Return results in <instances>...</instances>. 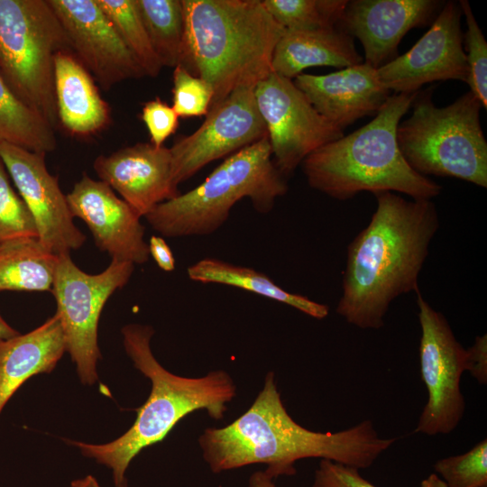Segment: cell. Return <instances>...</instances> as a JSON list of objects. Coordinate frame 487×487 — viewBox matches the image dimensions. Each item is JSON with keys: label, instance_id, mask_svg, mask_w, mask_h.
<instances>
[{"label": "cell", "instance_id": "obj_39", "mask_svg": "<svg viewBox=\"0 0 487 487\" xmlns=\"http://www.w3.org/2000/svg\"><path fill=\"white\" fill-rule=\"evenodd\" d=\"M419 487H447V485L436 473H431L421 482Z\"/></svg>", "mask_w": 487, "mask_h": 487}, {"label": "cell", "instance_id": "obj_33", "mask_svg": "<svg viewBox=\"0 0 487 487\" xmlns=\"http://www.w3.org/2000/svg\"><path fill=\"white\" fill-rule=\"evenodd\" d=\"M179 115L173 107L156 97L143 104L142 120L151 138V143L156 147L163 146L164 142L179 127Z\"/></svg>", "mask_w": 487, "mask_h": 487}, {"label": "cell", "instance_id": "obj_3", "mask_svg": "<svg viewBox=\"0 0 487 487\" xmlns=\"http://www.w3.org/2000/svg\"><path fill=\"white\" fill-rule=\"evenodd\" d=\"M182 5L179 65L211 85L208 111L236 89L254 88L272 72L273 51L285 29L262 0H182Z\"/></svg>", "mask_w": 487, "mask_h": 487}, {"label": "cell", "instance_id": "obj_25", "mask_svg": "<svg viewBox=\"0 0 487 487\" xmlns=\"http://www.w3.org/2000/svg\"><path fill=\"white\" fill-rule=\"evenodd\" d=\"M37 152L56 149L55 130L11 92L0 70V142Z\"/></svg>", "mask_w": 487, "mask_h": 487}, {"label": "cell", "instance_id": "obj_30", "mask_svg": "<svg viewBox=\"0 0 487 487\" xmlns=\"http://www.w3.org/2000/svg\"><path fill=\"white\" fill-rule=\"evenodd\" d=\"M20 237L38 238L36 225L0 159V242Z\"/></svg>", "mask_w": 487, "mask_h": 487}, {"label": "cell", "instance_id": "obj_8", "mask_svg": "<svg viewBox=\"0 0 487 487\" xmlns=\"http://www.w3.org/2000/svg\"><path fill=\"white\" fill-rule=\"evenodd\" d=\"M71 51L48 0H0V70L14 96L59 127L54 61Z\"/></svg>", "mask_w": 487, "mask_h": 487}, {"label": "cell", "instance_id": "obj_13", "mask_svg": "<svg viewBox=\"0 0 487 487\" xmlns=\"http://www.w3.org/2000/svg\"><path fill=\"white\" fill-rule=\"evenodd\" d=\"M45 155L0 142V159L34 219L39 241L56 255L67 254L79 249L86 236L74 224L67 197L58 178L49 172Z\"/></svg>", "mask_w": 487, "mask_h": 487}, {"label": "cell", "instance_id": "obj_29", "mask_svg": "<svg viewBox=\"0 0 487 487\" xmlns=\"http://www.w3.org/2000/svg\"><path fill=\"white\" fill-rule=\"evenodd\" d=\"M434 469L447 487H487L486 438L464 454L438 460Z\"/></svg>", "mask_w": 487, "mask_h": 487}, {"label": "cell", "instance_id": "obj_21", "mask_svg": "<svg viewBox=\"0 0 487 487\" xmlns=\"http://www.w3.org/2000/svg\"><path fill=\"white\" fill-rule=\"evenodd\" d=\"M66 351L56 314L27 334L0 339V413L29 378L51 372Z\"/></svg>", "mask_w": 487, "mask_h": 487}, {"label": "cell", "instance_id": "obj_11", "mask_svg": "<svg viewBox=\"0 0 487 487\" xmlns=\"http://www.w3.org/2000/svg\"><path fill=\"white\" fill-rule=\"evenodd\" d=\"M253 91L273 162L285 178L309 154L344 135L316 110L292 79L271 72Z\"/></svg>", "mask_w": 487, "mask_h": 487}, {"label": "cell", "instance_id": "obj_20", "mask_svg": "<svg viewBox=\"0 0 487 487\" xmlns=\"http://www.w3.org/2000/svg\"><path fill=\"white\" fill-rule=\"evenodd\" d=\"M54 91L59 126L69 134L89 137L111 123V109L96 81L71 51L57 53Z\"/></svg>", "mask_w": 487, "mask_h": 487}, {"label": "cell", "instance_id": "obj_36", "mask_svg": "<svg viewBox=\"0 0 487 487\" xmlns=\"http://www.w3.org/2000/svg\"><path fill=\"white\" fill-rule=\"evenodd\" d=\"M150 255L157 265L164 271H172L175 269L173 253L165 240L157 235H152L148 243Z\"/></svg>", "mask_w": 487, "mask_h": 487}, {"label": "cell", "instance_id": "obj_4", "mask_svg": "<svg viewBox=\"0 0 487 487\" xmlns=\"http://www.w3.org/2000/svg\"><path fill=\"white\" fill-rule=\"evenodd\" d=\"M123 344L133 365L152 382L145 403L136 409L133 426L120 437L103 445L68 440L82 455L112 470L115 487H127L126 470L145 447L162 441L188 414L205 409L215 419L224 418L226 404L235 396L231 376L213 371L203 377L188 378L167 371L154 357L151 326L129 324L122 328Z\"/></svg>", "mask_w": 487, "mask_h": 487}, {"label": "cell", "instance_id": "obj_10", "mask_svg": "<svg viewBox=\"0 0 487 487\" xmlns=\"http://www.w3.org/2000/svg\"><path fill=\"white\" fill-rule=\"evenodd\" d=\"M415 293L421 327L420 373L427 391L415 432L446 435L458 426L465 410L460 381L468 370L467 350L456 340L443 314L428 304L419 289Z\"/></svg>", "mask_w": 487, "mask_h": 487}, {"label": "cell", "instance_id": "obj_16", "mask_svg": "<svg viewBox=\"0 0 487 487\" xmlns=\"http://www.w3.org/2000/svg\"><path fill=\"white\" fill-rule=\"evenodd\" d=\"M66 197L73 217L86 223L100 251L134 265L149 260L141 216L106 182L83 173Z\"/></svg>", "mask_w": 487, "mask_h": 487}, {"label": "cell", "instance_id": "obj_14", "mask_svg": "<svg viewBox=\"0 0 487 487\" xmlns=\"http://www.w3.org/2000/svg\"><path fill=\"white\" fill-rule=\"evenodd\" d=\"M462 14L459 3L444 4L428 31L409 51L377 69L382 85L400 94L418 92L423 85L437 80L466 82Z\"/></svg>", "mask_w": 487, "mask_h": 487}, {"label": "cell", "instance_id": "obj_38", "mask_svg": "<svg viewBox=\"0 0 487 487\" xmlns=\"http://www.w3.org/2000/svg\"><path fill=\"white\" fill-rule=\"evenodd\" d=\"M20 333L13 328L0 314V339H7L14 337Z\"/></svg>", "mask_w": 487, "mask_h": 487}, {"label": "cell", "instance_id": "obj_32", "mask_svg": "<svg viewBox=\"0 0 487 487\" xmlns=\"http://www.w3.org/2000/svg\"><path fill=\"white\" fill-rule=\"evenodd\" d=\"M213 95V88L206 80L180 65L174 68L171 106L179 117L206 116Z\"/></svg>", "mask_w": 487, "mask_h": 487}, {"label": "cell", "instance_id": "obj_7", "mask_svg": "<svg viewBox=\"0 0 487 487\" xmlns=\"http://www.w3.org/2000/svg\"><path fill=\"white\" fill-rule=\"evenodd\" d=\"M431 89L419 92L412 115L396 137L408 164L418 173L459 179L487 187V142L480 123L481 102L468 91L436 107Z\"/></svg>", "mask_w": 487, "mask_h": 487}, {"label": "cell", "instance_id": "obj_37", "mask_svg": "<svg viewBox=\"0 0 487 487\" xmlns=\"http://www.w3.org/2000/svg\"><path fill=\"white\" fill-rule=\"evenodd\" d=\"M248 487H275L274 478L265 471H257L250 476Z\"/></svg>", "mask_w": 487, "mask_h": 487}, {"label": "cell", "instance_id": "obj_31", "mask_svg": "<svg viewBox=\"0 0 487 487\" xmlns=\"http://www.w3.org/2000/svg\"><path fill=\"white\" fill-rule=\"evenodd\" d=\"M460 8L465 17V57L468 66L466 83L482 107H487V42L474 18L468 1L461 0Z\"/></svg>", "mask_w": 487, "mask_h": 487}, {"label": "cell", "instance_id": "obj_22", "mask_svg": "<svg viewBox=\"0 0 487 487\" xmlns=\"http://www.w3.org/2000/svg\"><path fill=\"white\" fill-rule=\"evenodd\" d=\"M354 38L339 26L318 30H285L277 42L271 71L294 79L310 67L345 69L363 63Z\"/></svg>", "mask_w": 487, "mask_h": 487}, {"label": "cell", "instance_id": "obj_15", "mask_svg": "<svg viewBox=\"0 0 487 487\" xmlns=\"http://www.w3.org/2000/svg\"><path fill=\"white\" fill-rule=\"evenodd\" d=\"M74 55L106 91L145 76L96 0H48Z\"/></svg>", "mask_w": 487, "mask_h": 487}, {"label": "cell", "instance_id": "obj_1", "mask_svg": "<svg viewBox=\"0 0 487 487\" xmlns=\"http://www.w3.org/2000/svg\"><path fill=\"white\" fill-rule=\"evenodd\" d=\"M369 224L347 247L336 313L362 329H380L391 302L418 289V276L439 228L435 204L393 192L374 194Z\"/></svg>", "mask_w": 487, "mask_h": 487}, {"label": "cell", "instance_id": "obj_34", "mask_svg": "<svg viewBox=\"0 0 487 487\" xmlns=\"http://www.w3.org/2000/svg\"><path fill=\"white\" fill-rule=\"evenodd\" d=\"M311 487H376L365 480L359 469L321 459Z\"/></svg>", "mask_w": 487, "mask_h": 487}, {"label": "cell", "instance_id": "obj_17", "mask_svg": "<svg viewBox=\"0 0 487 487\" xmlns=\"http://www.w3.org/2000/svg\"><path fill=\"white\" fill-rule=\"evenodd\" d=\"M441 7L435 0H353L338 26L361 41L364 62L378 69L398 56L410 29L430 23Z\"/></svg>", "mask_w": 487, "mask_h": 487}, {"label": "cell", "instance_id": "obj_5", "mask_svg": "<svg viewBox=\"0 0 487 487\" xmlns=\"http://www.w3.org/2000/svg\"><path fill=\"white\" fill-rule=\"evenodd\" d=\"M418 93L391 95L371 122L309 154L301 163L308 185L337 200L364 191L427 200L439 195L442 187L415 171L397 142V127Z\"/></svg>", "mask_w": 487, "mask_h": 487}, {"label": "cell", "instance_id": "obj_6", "mask_svg": "<svg viewBox=\"0 0 487 487\" xmlns=\"http://www.w3.org/2000/svg\"><path fill=\"white\" fill-rule=\"evenodd\" d=\"M287 191L265 137L228 156L204 182L159 204L144 217L166 237L208 235L226 222L236 202L247 198L257 212L267 214Z\"/></svg>", "mask_w": 487, "mask_h": 487}, {"label": "cell", "instance_id": "obj_28", "mask_svg": "<svg viewBox=\"0 0 487 487\" xmlns=\"http://www.w3.org/2000/svg\"><path fill=\"white\" fill-rule=\"evenodd\" d=\"M270 15L285 30L337 27L346 0H262Z\"/></svg>", "mask_w": 487, "mask_h": 487}, {"label": "cell", "instance_id": "obj_12", "mask_svg": "<svg viewBox=\"0 0 487 487\" xmlns=\"http://www.w3.org/2000/svg\"><path fill=\"white\" fill-rule=\"evenodd\" d=\"M254 88H239L206 115L198 130L170 148L171 172L178 187L204 166L268 137Z\"/></svg>", "mask_w": 487, "mask_h": 487}, {"label": "cell", "instance_id": "obj_24", "mask_svg": "<svg viewBox=\"0 0 487 487\" xmlns=\"http://www.w3.org/2000/svg\"><path fill=\"white\" fill-rule=\"evenodd\" d=\"M57 261L37 237L0 242V291H51Z\"/></svg>", "mask_w": 487, "mask_h": 487}, {"label": "cell", "instance_id": "obj_26", "mask_svg": "<svg viewBox=\"0 0 487 487\" xmlns=\"http://www.w3.org/2000/svg\"><path fill=\"white\" fill-rule=\"evenodd\" d=\"M151 44L162 67L179 64L184 45L182 0H136Z\"/></svg>", "mask_w": 487, "mask_h": 487}, {"label": "cell", "instance_id": "obj_23", "mask_svg": "<svg viewBox=\"0 0 487 487\" xmlns=\"http://www.w3.org/2000/svg\"><path fill=\"white\" fill-rule=\"evenodd\" d=\"M187 273L193 281L223 284L245 289L290 306L317 319H323L329 313L327 305L316 302L303 295L286 291L267 275L253 268L207 257L188 266Z\"/></svg>", "mask_w": 487, "mask_h": 487}, {"label": "cell", "instance_id": "obj_2", "mask_svg": "<svg viewBox=\"0 0 487 487\" xmlns=\"http://www.w3.org/2000/svg\"><path fill=\"white\" fill-rule=\"evenodd\" d=\"M396 438H381L371 420L338 432H315L298 424L287 412L274 373L252 406L231 424L208 427L199 436L203 458L213 473L263 464L274 479L296 473L295 463L321 458L357 469L370 467Z\"/></svg>", "mask_w": 487, "mask_h": 487}, {"label": "cell", "instance_id": "obj_27", "mask_svg": "<svg viewBox=\"0 0 487 487\" xmlns=\"http://www.w3.org/2000/svg\"><path fill=\"white\" fill-rule=\"evenodd\" d=\"M145 76L155 78L163 68L140 16L136 0H96Z\"/></svg>", "mask_w": 487, "mask_h": 487}, {"label": "cell", "instance_id": "obj_19", "mask_svg": "<svg viewBox=\"0 0 487 487\" xmlns=\"http://www.w3.org/2000/svg\"><path fill=\"white\" fill-rule=\"evenodd\" d=\"M293 82L316 110L342 131L376 115L391 96L377 69L364 61L326 75L301 73Z\"/></svg>", "mask_w": 487, "mask_h": 487}, {"label": "cell", "instance_id": "obj_18", "mask_svg": "<svg viewBox=\"0 0 487 487\" xmlns=\"http://www.w3.org/2000/svg\"><path fill=\"white\" fill-rule=\"evenodd\" d=\"M93 167L99 179L141 217L180 194L172 179L170 151L164 145L137 142L109 155H99Z\"/></svg>", "mask_w": 487, "mask_h": 487}, {"label": "cell", "instance_id": "obj_9", "mask_svg": "<svg viewBox=\"0 0 487 487\" xmlns=\"http://www.w3.org/2000/svg\"><path fill=\"white\" fill-rule=\"evenodd\" d=\"M133 270L134 264L112 259L102 272L88 274L74 263L70 253L58 255L51 292L56 300L66 350L84 384L91 385L97 380L101 312L109 298L127 284Z\"/></svg>", "mask_w": 487, "mask_h": 487}, {"label": "cell", "instance_id": "obj_35", "mask_svg": "<svg viewBox=\"0 0 487 487\" xmlns=\"http://www.w3.org/2000/svg\"><path fill=\"white\" fill-rule=\"evenodd\" d=\"M467 350L468 370L481 384L487 382V336L477 335Z\"/></svg>", "mask_w": 487, "mask_h": 487}, {"label": "cell", "instance_id": "obj_40", "mask_svg": "<svg viewBox=\"0 0 487 487\" xmlns=\"http://www.w3.org/2000/svg\"><path fill=\"white\" fill-rule=\"evenodd\" d=\"M70 487H100V485L95 477L87 475L84 478L73 481Z\"/></svg>", "mask_w": 487, "mask_h": 487}]
</instances>
